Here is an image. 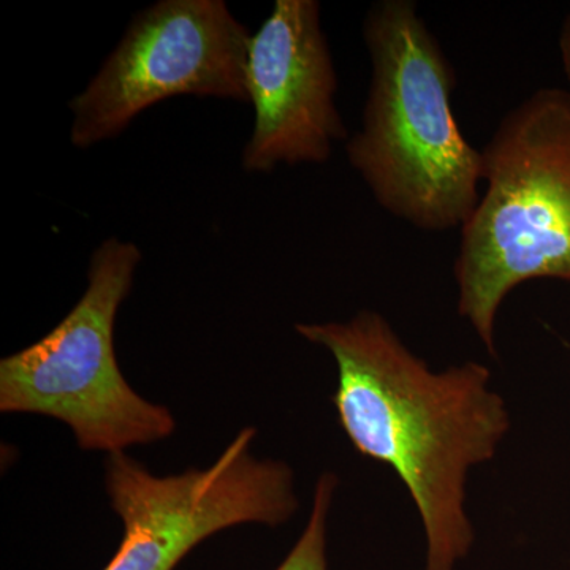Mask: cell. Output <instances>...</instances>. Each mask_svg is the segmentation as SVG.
<instances>
[{
  "mask_svg": "<svg viewBox=\"0 0 570 570\" xmlns=\"http://www.w3.org/2000/svg\"><path fill=\"white\" fill-rule=\"evenodd\" d=\"M336 487L337 478L332 472H325L318 478L305 530L276 570H328L326 524Z\"/></svg>",
  "mask_w": 570,
  "mask_h": 570,
  "instance_id": "cell-8",
  "label": "cell"
},
{
  "mask_svg": "<svg viewBox=\"0 0 570 570\" xmlns=\"http://www.w3.org/2000/svg\"><path fill=\"white\" fill-rule=\"evenodd\" d=\"M245 426L206 469L154 475L126 452L105 459V489L124 538L104 570H175L204 540L238 524L276 528L299 508L294 471L253 455Z\"/></svg>",
  "mask_w": 570,
  "mask_h": 570,
  "instance_id": "cell-5",
  "label": "cell"
},
{
  "mask_svg": "<svg viewBox=\"0 0 570 570\" xmlns=\"http://www.w3.org/2000/svg\"><path fill=\"white\" fill-rule=\"evenodd\" d=\"M483 183L461 227L459 313L489 354L510 292L534 279L570 283V91L542 88L505 112L482 149Z\"/></svg>",
  "mask_w": 570,
  "mask_h": 570,
  "instance_id": "cell-3",
  "label": "cell"
},
{
  "mask_svg": "<svg viewBox=\"0 0 570 570\" xmlns=\"http://www.w3.org/2000/svg\"><path fill=\"white\" fill-rule=\"evenodd\" d=\"M249 31L224 0H160L130 22L85 91L70 100V141L86 149L178 96L249 102Z\"/></svg>",
  "mask_w": 570,
  "mask_h": 570,
  "instance_id": "cell-6",
  "label": "cell"
},
{
  "mask_svg": "<svg viewBox=\"0 0 570 570\" xmlns=\"http://www.w3.org/2000/svg\"><path fill=\"white\" fill-rule=\"evenodd\" d=\"M295 330L335 358L333 403L348 441L392 468L411 494L426 539L423 570H456L475 539L469 472L494 459L510 430L490 367L464 362L431 370L377 311Z\"/></svg>",
  "mask_w": 570,
  "mask_h": 570,
  "instance_id": "cell-1",
  "label": "cell"
},
{
  "mask_svg": "<svg viewBox=\"0 0 570 570\" xmlns=\"http://www.w3.org/2000/svg\"><path fill=\"white\" fill-rule=\"evenodd\" d=\"M363 40L370 91L348 164L397 219L423 232L463 227L482 195L483 156L456 122L452 62L411 0L374 3Z\"/></svg>",
  "mask_w": 570,
  "mask_h": 570,
  "instance_id": "cell-2",
  "label": "cell"
},
{
  "mask_svg": "<svg viewBox=\"0 0 570 570\" xmlns=\"http://www.w3.org/2000/svg\"><path fill=\"white\" fill-rule=\"evenodd\" d=\"M337 73L317 0H276L250 39L247 94L255 122L242 165L269 174L279 165L325 164L348 134L337 110Z\"/></svg>",
  "mask_w": 570,
  "mask_h": 570,
  "instance_id": "cell-7",
  "label": "cell"
},
{
  "mask_svg": "<svg viewBox=\"0 0 570 570\" xmlns=\"http://www.w3.org/2000/svg\"><path fill=\"white\" fill-rule=\"evenodd\" d=\"M560 55L562 71H564L566 78H568L570 82V14L566 18L564 22H562L560 33Z\"/></svg>",
  "mask_w": 570,
  "mask_h": 570,
  "instance_id": "cell-9",
  "label": "cell"
},
{
  "mask_svg": "<svg viewBox=\"0 0 570 570\" xmlns=\"http://www.w3.org/2000/svg\"><path fill=\"white\" fill-rule=\"evenodd\" d=\"M140 262V249L118 238L94 250L80 302L47 336L0 362V412L59 420L81 450L107 455L175 433L174 414L138 395L116 360V316Z\"/></svg>",
  "mask_w": 570,
  "mask_h": 570,
  "instance_id": "cell-4",
  "label": "cell"
}]
</instances>
